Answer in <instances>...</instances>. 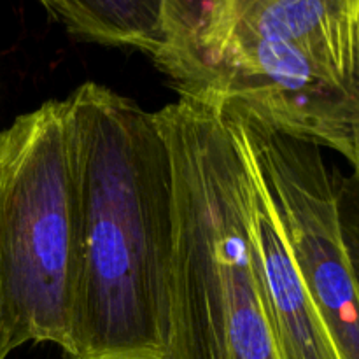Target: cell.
<instances>
[{"mask_svg": "<svg viewBox=\"0 0 359 359\" xmlns=\"http://www.w3.org/2000/svg\"><path fill=\"white\" fill-rule=\"evenodd\" d=\"M67 102L74 175L69 359H168L174 168L156 112L98 83Z\"/></svg>", "mask_w": 359, "mask_h": 359, "instance_id": "6da1fadb", "label": "cell"}, {"mask_svg": "<svg viewBox=\"0 0 359 359\" xmlns=\"http://www.w3.org/2000/svg\"><path fill=\"white\" fill-rule=\"evenodd\" d=\"M168 79L330 147L359 181V0H200Z\"/></svg>", "mask_w": 359, "mask_h": 359, "instance_id": "7a4b0ae2", "label": "cell"}, {"mask_svg": "<svg viewBox=\"0 0 359 359\" xmlns=\"http://www.w3.org/2000/svg\"><path fill=\"white\" fill-rule=\"evenodd\" d=\"M74 175L65 100L0 130V291L11 349L69 337Z\"/></svg>", "mask_w": 359, "mask_h": 359, "instance_id": "3957f363", "label": "cell"}, {"mask_svg": "<svg viewBox=\"0 0 359 359\" xmlns=\"http://www.w3.org/2000/svg\"><path fill=\"white\" fill-rule=\"evenodd\" d=\"M272 205L297 269L339 359H359V283L339 217V170L321 146L219 104Z\"/></svg>", "mask_w": 359, "mask_h": 359, "instance_id": "277c9868", "label": "cell"}, {"mask_svg": "<svg viewBox=\"0 0 359 359\" xmlns=\"http://www.w3.org/2000/svg\"><path fill=\"white\" fill-rule=\"evenodd\" d=\"M248 224L277 359H339L298 272L283 228L255 175L249 191Z\"/></svg>", "mask_w": 359, "mask_h": 359, "instance_id": "5b68a950", "label": "cell"}, {"mask_svg": "<svg viewBox=\"0 0 359 359\" xmlns=\"http://www.w3.org/2000/svg\"><path fill=\"white\" fill-rule=\"evenodd\" d=\"M70 34L147 53L165 72L182 49L193 0H39Z\"/></svg>", "mask_w": 359, "mask_h": 359, "instance_id": "8992f818", "label": "cell"}, {"mask_svg": "<svg viewBox=\"0 0 359 359\" xmlns=\"http://www.w3.org/2000/svg\"><path fill=\"white\" fill-rule=\"evenodd\" d=\"M13 353L9 346V339H7L6 323H4V309H2V291H0V359H6Z\"/></svg>", "mask_w": 359, "mask_h": 359, "instance_id": "52a82bcc", "label": "cell"}]
</instances>
